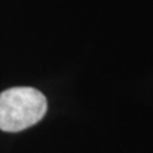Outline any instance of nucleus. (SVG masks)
<instances>
[{
    "label": "nucleus",
    "instance_id": "1",
    "mask_svg": "<svg viewBox=\"0 0 153 153\" xmlns=\"http://www.w3.org/2000/svg\"><path fill=\"white\" fill-rule=\"evenodd\" d=\"M47 100L32 87H13L0 93V130L18 133L45 116Z\"/></svg>",
    "mask_w": 153,
    "mask_h": 153
}]
</instances>
